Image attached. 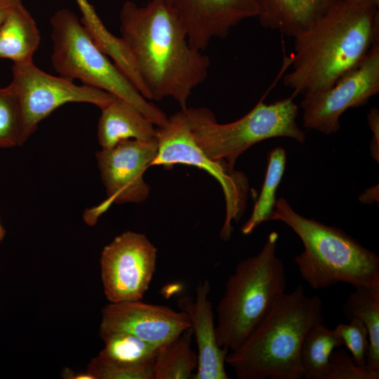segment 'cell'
<instances>
[{
  "mask_svg": "<svg viewBox=\"0 0 379 379\" xmlns=\"http://www.w3.org/2000/svg\"><path fill=\"white\" fill-rule=\"evenodd\" d=\"M322 301L300 284L284 293L225 363L239 379H300V352L307 331L324 321Z\"/></svg>",
  "mask_w": 379,
  "mask_h": 379,
  "instance_id": "3957f363",
  "label": "cell"
},
{
  "mask_svg": "<svg viewBox=\"0 0 379 379\" xmlns=\"http://www.w3.org/2000/svg\"><path fill=\"white\" fill-rule=\"evenodd\" d=\"M279 234L271 232L255 255L241 260L226 281L217 307L218 343L237 349L286 288L285 268L277 256Z\"/></svg>",
  "mask_w": 379,
  "mask_h": 379,
  "instance_id": "5b68a950",
  "label": "cell"
},
{
  "mask_svg": "<svg viewBox=\"0 0 379 379\" xmlns=\"http://www.w3.org/2000/svg\"><path fill=\"white\" fill-rule=\"evenodd\" d=\"M359 1H368V2H371L379 6V0H359Z\"/></svg>",
  "mask_w": 379,
  "mask_h": 379,
  "instance_id": "1f68e13d",
  "label": "cell"
},
{
  "mask_svg": "<svg viewBox=\"0 0 379 379\" xmlns=\"http://www.w3.org/2000/svg\"><path fill=\"white\" fill-rule=\"evenodd\" d=\"M62 376L66 379H94L88 372L76 373L69 368H65L62 372Z\"/></svg>",
  "mask_w": 379,
  "mask_h": 379,
  "instance_id": "f546056e",
  "label": "cell"
},
{
  "mask_svg": "<svg viewBox=\"0 0 379 379\" xmlns=\"http://www.w3.org/2000/svg\"><path fill=\"white\" fill-rule=\"evenodd\" d=\"M21 3L22 0H0V27L11 12Z\"/></svg>",
  "mask_w": 379,
  "mask_h": 379,
  "instance_id": "f1b7e54d",
  "label": "cell"
},
{
  "mask_svg": "<svg viewBox=\"0 0 379 379\" xmlns=\"http://www.w3.org/2000/svg\"><path fill=\"white\" fill-rule=\"evenodd\" d=\"M157 249L142 234L126 231L101 253L104 293L110 302L141 300L156 270Z\"/></svg>",
  "mask_w": 379,
  "mask_h": 379,
  "instance_id": "7c38bea8",
  "label": "cell"
},
{
  "mask_svg": "<svg viewBox=\"0 0 379 379\" xmlns=\"http://www.w3.org/2000/svg\"><path fill=\"white\" fill-rule=\"evenodd\" d=\"M51 61L58 75L99 88L138 108L157 127L167 115L147 100L95 43L78 17L68 8L56 11L50 19Z\"/></svg>",
  "mask_w": 379,
  "mask_h": 379,
  "instance_id": "8992f818",
  "label": "cell"
},
{
  "mask_svg": "<svg viewBox=\"0 0 379 379\" xmlns=\"http://www.w3.org/2000/svg\"><path fill=\"white\" fill-rule=\"evenodd\" d=\"M120 37L147 91L149 100L171 98L187 107L193 91L208 77L209 58L190 46L184 27L165 0L143 6L125 1Z\"/></svg>",
  "mask_w": 379,
  "mask_h": 379,
  "instance_id": "6da1fadb",
  "label": "cell"
},
{
  "mask_svg": "<svg viewBox=\"0 0 379 379\" xmlns=\"http://www.w3.org/2000/svg\"><path fill=\"white\" fill-rule=\"evenodd\" d=\"M210 289L208 280L199 282L195 298L183 296L178 300V306L189 318L197 345L198 366L193 378L228 379L225 366L229 351L218 343L214 312L208 299Z\"/></svg>",
  "mask_w": 379,
  "mask_h": 379,
  "instance_id": "2e32d148",
  "label": "cell"
},
{
  "mask_svg": "<svg viewBox=\"0 0 379 379\" xmlns=\"http://www.w3.org/2000/svg\"><path fill=\"white\" fill-rule=\"evenodd\" d=\"M181 23L189 44L203 51L215 39L226 38L244 20L258 17L259 0H165Z\"/></svg>",
  "mask_w": 379,
  "mask_h": 379,
  "instance_id": "4fadbf2b",
  "label": "cell"
},
{
  "mask_svg": "<svg viewBox=\"0 0 379 379\" xmlns=\"http://www.w3.org/2000/svg\"><path fill=\"white\" fill-rule=\"evenodd\" d=\"M5 229L4 228L3 225L1 223L0 221V244L3 241L4 237H5Z\"/></svg>",
  "mask_w": 379,
  "mask_h": 379,
  "instance_id": "4dcf8cb0",
  "label": "cell"
},
{
  "mask_svg": "<svg viewBox=\"0 0 379 379\" xmlns=\"http://www.w3.org/2000/svg\"><path fill=\"white\" fill-rule=\"evenodd\" d=\"M190 327L187 314L136 301L110 302L102 310L100 335L125 332L157 347Z\"/></svg>",
  "mask_w": 379,
  "mask_h": 379,
  "instance_id": "5bb4252c",
  "label": "cell"
},
{
  "mask_svg": "<svg viewBox=\"0 0 379 379\" xmlns=\"http://www.w3.org/2000/svg\"><path fill=\"white\" fill-rule=\"evenodd\" d=\"M343 0H259L261 25L290 37L307 29Z\"/></svg>",
  "mask_w": 379,
  "mask_h": 379,
  "instance_id": "e0dca14e",
  "label": "cell"
},
{
  "mask_svg": "<svg viewBox=\"0 0 379 379\" xmlns=\"http://www.w3.org/2000/svg\"><path fill=\"white\" fill-rule=\"evenodd\" d=\"M74 1L81 14L80 21L95 43L112 60L138 90H143L142 81L122 39L107 29L93 6L88 0Z\"/></svg>",
  "mask_w": 379,
  "mask_h": 379,
  "instance_id": "ffe728a7",
  "label": "cell"
},
{
  "mask_svg": "<svg viewBox=\"0 0 379 379\" xmlns=\"http://www.w3.org/2000/svg\"><path fill=\"white\" fill-rule=\"evenodd\" d=\"M379 371L358 365L351 355L339 347L329 358V369L325 379H378Z\"/></svg>",
  "mask_w": 379,
  "mask_h": 379,
  "instance_id": "4316f807",
  "label": "cell"
},
{
  "mask_svg": "<svg viewBox=\"0 0 379 379\" xmlns=\"http://www.w3.org/2000/svg\"><path fill=\"white\" fill-rule=\"evenodd\" d=\"M343 307L348 319H359L365 325L369 339L366 365L379 371V288H354Z\"/></svg>",
  "mask_w": 379,
  "mask_h": 379,
  "instance_id": "7402d4cb",
  "label": "cell"
},
{
  "mask_svg": "<svg viewBox=\"0 0 379 379\" xmlns=\"http://www.w3.org/2000/svg\"><path fill=\"white\" fill-rule=\"evenodd\" d=\"M334 331L350 352L354 361L359 366L366 365L369 339L364 323L359 319L352 318L348 324H338Z\"/></svg>",
  "mask_w": 379,
  "mask_h": 379,
  "instance_id": "484cf974",
  "label": "cell"
},
{
  "mask_svg": "<svg viewBox=\"0 0 379 379\" xmlns=\"http://www.w3.org/2000/svg\"><path fill=\"white\" fill-rule=\"evenodd\" d=\"M192 337L190 327L158 347L154 363V379L193 378L198 356L192 347Z\"/></svg>",
  "mask_w": 379,
  "mask_h": 379,
  "instance_id": "44dd1931",
  "label": "cell"
},
{
  "mask_svg": "<svg viewBox=\"0 0 379 379\" xmlns=\"http://www.w3.org/2000/svg\"><path fill=\"white\" fill-rule=\"evenodd\" d=\"M11 84L19 97L25 142L42 120L67 103L85 102L101 109L116 97L101 89L77 85L62 76L46 73L33 62L13 65Z\"/></svg>",
  "mask_w": 379,
  "mask_h": 379,
  "instance_id": "9c48e42d",
  "label": "cell"
},
{
  "mask_svg": "<svg viewBox=\"0 0 379 379\" xmlns=\"http://www.w3.org/2000/svg\"><path fill=\"white\" fill-rule=\"evenodd\" d=\"M286 164V153L276 147L268 154L265 177L259 197L248 220L241 227L244 234H249L262 223L271 220L276 206V194Z\"/></svg>",
  "mask_w": 379,
  "mask_h": 379,
  "instance_id": "cb8c5ba5",
  "label": "cell"
},
{
  "mask_svg": "<svg viewBox=\"0 0 379 379\" xmlns=\"http://www.w3.org/2000/svg\"><path fill=\"white\" fill-rule=\"evenodd\" d=\"M379 93V43L363 61L326 90L303 98L300 102L305 128L325 135L337 133L340 118L348 109L366 105Z\"/></svg>",
  "mask_w": 379,
  "mask_h": 379,
  "instance_id": "8fae6325",
  "label": "cell"
},
{
  "mask_svg": "<svg viewBox=\"0 0 379 379\" xmlns=\"http://www.w3.org/2000/svg\"><path fill=\"white\" fill-rule=\"evenodd\" d=\"M293 95L272 103L263 98L241 118L220 124L204 107L185 108L197 145L211 159L234 170L238 158L254 145L274 138H289L302 144L305 132L297 124L298 106Z\"/></svg>",
  "mask_w": 379,
  "mask_h": 379,
  "instance_id": "52a82bcc",
  "label": "cell"
},
{
  "mask_svg": "<svg viewBox=\"0 0 379 379\" xmlns=\"http://www.w3.org/2000/svg\"><path fill=\"white\" fill-rule=\"evenodd\" d=\"M343 340L323 321L314 324L306 333L300 352L302 377L325 379L329 369V358L335 348L341 347Z\"/></svg>",
  "mask_w": 379,
  "mask_h": 379,
  "instance_id": "603a6c76",
  "label": "cell"
},
{
  "mask_svg": "<svg viewBox=\"0 0 379 379\" xmlns=\"http://www.w3.org/2000/svg\"><path fill=\"white\" fill-rule=\"evenodd\" d=\"M368 123L373 135L370 145L371 156L377 161H379V111L376 107L372 108L368 114Z\"/></svg>",
  "mask_w": 379,
  "mask_h": 379,
  "instance_id": "83f0119b",
  "label": "cell"
},
{
  "mask_svg": "<svg viewBox=\"0 0 379 379\" xmlns=\"http://www.w3.org/2000/svg\"><path fill=\"white\" fill-rule=\"evenodd\" d=\"M157 154L152 166L166 169L185 164L204 170L220 185L225 201V218L220 237L228 241L232 235V221H239L248 199V180L240 171L232 170L222 161L208 157L197 145L184 109L168 117L167 123L157 127Z\"/></svg>",
  "mask_w": 379,
  "mask_h": 379,
  "instance_id": "ba28073f",
  "label": "cell"
},
{
  "mask_svg": "<svg viewBox=\"0 0 379 379\" xmlns=\"http://www.w3.org/2000/svg\"><path fill=\"white\" fill-rule=\"evenodd\" d=\"M100 336L105 347L87 366L94 379H154V363L159 347L125 332Z\"/></svg>",
  "mask_w": 379,
  "mask_h": 379,
  "instance_id": "9a60e30c",
  "label": "cell"
},
{
  "mask_svg": "<svg viewBox=\"0 0 379 379\" xmlns=\"http://www.w3.org/2000/svg\"><path fill=\"white\" fill-rule=\"evenodd\" d=\"M25 142L19 97L10 83L0 88V147H13Z\"/></svg>",
  "mask_w": 379,
  "mask_h": 379,
  "instance_id": "d4e9b609",
  "label": "cell"
},
{
  "mask_svg": "<svg viewBox=\"0 0 379 379\" xmlns=\"http://www.w3.org/2000/svg\"><path fill=\"white\" fill-rule=\"evenodd\" d=\"M293 39L292 70L284 84L293 97L314 95L359 65L379 43L378 5L343 0Z\"/></svg>",
  "mask_w": 379,
  "mask_h": 379,
  "instance_id": "7a4b0ae2",
  "label": "cell"
},
{
  "mask_svg": "<svg viewBox=\"0 0 379 379\" xmlns=\"http://www.w3.org/2000/svg\"><path fill=\"white\" fill-rule=\"evenodd\" d=\"M40 41L38 26L22 2L0 27V59L10 60L13 65L32 62Z\"/></svg>",
  "mask_w": 379,
  "mask_h": 379,
  "instance_id": "d6986e66",
  "label": "cell"
},
{
  "mask_svg": "<svg viewBox=\"0 0 379 379\" xmlns=\"http://www.w3.org/2000/svg\"><path fill=\"white\" fill-rule=\"evenodd\" d=\"M157 154V140H125L109 149L97 152L96 159L107 197L85 212V221L94 225L113 204L141 203L149 195L144 174Z\"/></svg>",
  "mask_w": 379,
  "mask_h": 379,
  "instance_id": "30bf717a",
  "label": "cell"
},
{
  "mask_svg": "<svg viewBox=\"0 0 379 379\" xmlns=\"http://www.w3.org/2000/svg\"><path fill=\"white\" fill-rule=\"evenodd\" d=\"M271 220L283 222L301 240L295 262L312 288L339 283L379 288V256L341 229L301 215L284 198L277 200Z\"/></svg>",
  "mask_w": 379,
  "mask_h": 379,
  "instance_id": "277c9868",
  "label": "cell"
},
{
  "mask_svg": "<svg viewBox=\"0 0 379 379\" xmlns=\"http://www.w3.org/2000/svg\"><path fill=\"white\" fill-rule=\"evenodd\" d=\"M100 109L97 135L102 149L112 148L125 140L156 138L154 124L129 102L115 97Z\"/></svg>",
  "mask_w": 379,
  "mask_h": 379,
  "instance_id": "ac0fdd59",
  "label": "cell"
}]
</instances>
